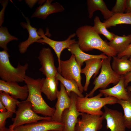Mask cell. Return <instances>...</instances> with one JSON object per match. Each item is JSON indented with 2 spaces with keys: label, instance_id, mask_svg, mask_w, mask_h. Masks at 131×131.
<instances>
[{
  "label": "cell",
  "instance_id": "7a4b0ae2",
  "mask_svg": "<svg viewBox=\"0 0 131 131\" xmlns=\"http://www.w3.org/2000/svg\"><path fill=\"white\" fill-rule=\"evenodd\" d=\"M43 79H34L26 75L24 80L27 86L28 93L26 100L31 104L33 110L36 113L51 117L55 108L49 106L43 98L41 87Z\"/></svg>",
  "mask_w": 131,
  "mask_h": 131
},
{
  "label": "cell",
  "instance_id": "836d02e7",
  "mask_svg": "<svg viewBox=\"0 0 131 131\" xmlns=\"http://www.w3.org/2000/svg\"><path fill=\"white\" fill-rule=\"evenodd\" d=\"M117 57L120 58L124 56L128 57L129 58L131 56V43L128 48L122 53L117 54Z\"/></svg>",
  "mask_w": 131,
  "mask_h": 131
},
{
  "label": "cell",
  "instance_id": "2e32d148",
  "mask_svg": "<svg viewBox=\"0 0 131 131\" xmlns=\"http://www.w3.org/2000/svg\"><path fill=\"white\" fill-rule=\"evenodd\" d=\"M22 14L25 19L26 22H21L20 25L23 28L27 30L29 34L28 39L24 41L21 42L18 45L20 53L23 54L26 52L27 49L30 45L34 42L39 43V40L42 38V37L38 34L37 29L31 25L28 18L25 17L23 13Z\"/></svg>",
  "mask_w": 131,
  "mask_h": 131
},
{
  "label": "cell",
  "instance_id": "44dd1931",
  "mask_svg": "<svg viewBox=\"0 0 131 131\" xmlns=\"http://www.w3.org/2000/svg\"><path fill=\"white\" fill-rule=\"evenodd\" d=\"M68 49L72 54L74 55L76 62L81 67L83 65L84 62L89 59L94 58L102 59L108 57L103 53L97 55L86 53L80 49L77 43L72 44Z\"/></svg>",
  "mask_w": 131,
  "mask_h": 131
},
{
  "label": "cell",
  "instance_id": "74e56055",
  "mask_svg": "<svg viewBox=\"0 0 131 131\" xmlns=\"http://www.w3.org/2000/svg\"><path fill=\"white\" fill-rule=\"evenodd\" d=\"M7 110L4 105L0 101V112H4Z\"/></svg>",
  "mask_w": 131,
  "mask_h": 131
},
{
  "label": "cell",
  "instance_id": "4dcf8cb0",
  "mask_svg": "<svg viewBox=\"0 0 131 131\" xmlns=\"http://www.w3.org/2000/svg\"><path fill=\"white\" fill-rule=\"evenodd\" d=\"M126 0H117L111 10L114 14L123 13L125 12Z\"/></svg>",
  "mask_w": 131,
  "mask_h": 131
},
{
  "label": "cell",
  "instance_id": "cb8c5ba5",
  "mask_svg": "<svg viewBox=\"0 0 131 131\" xmlns=\"http://www.w3.org/2000/svg\"><path fill=\"white\" fill-rule=\"evenodd\" d=\"M131 43V33L127 35H115L113 39L108 42V45L114 49L117 55L124 51Z\"/></svg>",
  "mask_w": 131,
  "mask_h": 131
},
{
  "label": "cell",
  "instance_id": "9a60e30c",
  "mask_svg": "<svg viewBox=\"0 0 131 131\" xmlns=\"http://www.w3.org/2000/svg\"><path fill=\"white\" fill-rule=\"evenodd\" d=\"M6 92L16 99L22 101L27 99L28 93V89L26 84L20 86L16 82H8L0 80V91Z\"/></svg>",
  "mask_w": 131,
  "mask_h": 131
},
{
  "label": "cell",
  "instance_id": "ba28073f",
  "mask_svg": "<svg viewBox=\"0 0 131 131\" xmlns=\"http://www.w3.org/2000/svg\"><path fill=\"white\" fill-rule=\"evenodd\" d=\"M77 96L73 92L70 93V106L64 111L62 115V122L64 124L63 131H75L78 117L82 114V113L78 111L76 107V101Z\"/></svg>",
  "mask_w": 131,
  "mask_h": 131
},
{
  "label": "cell",
  "instance_id": "83f0119b",
  "mask_svg": "<svg viewBox=\"0 0 131 131\" xmlns=\"http://www.w3.org/2000/svg\"><path fill=\"white\" fill-rule=\"evenodd\" d=\"M94 21V25L93 27L96 32L99 35H103L109 41H111L115 35L107 30L105 24L100 21L99 17L96 16Z\"/></svg>",
  "mask_w": 131,
  "mask_h": 131
},
{
  "label": "cell",
  "instance_id": "4316f807",
  "mask_svg": "<svg viewBox=\"0 0 131 131\" xmlns=\"http://www.w3.org/2000/svg\"><path fill=\"white\" fill-rule=\"evenodd\" d=\"M0 101L4 105L7 111L15 113L16 106L19 101L4 92L0 91Z\"/></svg>",
  "mask_w": 131,
  "mask_h": 131
},
{
  "label": "cell",
  "instance_id": "8fae6325",
  "mask_svg": "<svg viewBox=\"0 0 131 131\" xmlns=\"http://www.w3.org/2000/svg\"><path fill=\"white\" fill-rule=\"evenodd\" d=\"M81 118H78L75 131H98L102 127V116L82 113Z\"/></svg>",
  "mask_w": 131,
  "mask_h": 131
},
{
  "label": "cell",
  "instance_id": "d590c367",
  "mask_svg": "<svg viewBox=\"0 0 131 131\" xmlns=\"http://www.w3.org/2000/svg\"><path fill=\"white\" fill-rule=\"evenodd\" d=\"M125 12V13L131 12V0H126Z\"/></svg>",
  "mask_w": 131,
  "mask_h": 131
},
{
  "label": "cell",
  "instance_id": "5bb4252c",
  "mask_svg": "<svg viewBox=\"0 0 131 131\" xmlns=\"http://www.w3.org/2000/svg\"><path fill=\"white\" fill-rule=\"evenodd\" d=\"M57 99V101L55 106V112L51 117V120L61 122L62 114L65 109L70 107L71 100L65 88L61 83H60V90L58 92Z\"/></svg>",
  "mask_w": 131,
  "mask_h": 131
},
{
  "label": "cell",
  "instance_id": "ac0fdd59",
  "mask_svg": "<svg viewBox=\"0 0 131 131\" xmlns=\"http://www.w3.org/2000/svg\"><path fill=\"white\" fill-rule=\"evenodd\" d=\"M53 0H47L42 5L38 7L32 14L31 18L37 17L45 19L51 14L62 12L65 8L58 2L51 3Z\"/></svg>",
  "mask_w": 131,
  "mask_h": 131
},
{
  "label": "cell",
  "instance_id": "8d00e7d4",
  "mask_svg": "<svg viewBox=\"0 0 131 131\" xmlns=\"http://www.w3.org/2000/svg\"><path fill=\"white\" fill-rule=\"evenodd\" d=\"M25 1L31 8H32L34 5L38 1L37 0H25Z\"/></svg>",
  "mask_w": 131,
  "mask_h": 131
},
{
  "label": "cell",
  "instance_id": "52a82bcc",
  "mask_svg": "<svg viewBox=\"0 0 131 131\" xmlns=\"http://www.w3.org/2000/svg\"><path fill=\"white\" fill-rule=\"evenodd\" d=\"M81 68L76 62L74 55L72 54L68 60H60L57 69L58 73L65 78L75 81L82 93L84 87L81 83Z\"/></svg>",
  "mask_w": 131,
  "mask_h": 131
},
{
  "label": "cell",
  "instance_id": "f35d334b",
  "mask_svg": "<svg viewBox=\"0 0 131 131\" xmlns=\"http://www.w3.org/2000/svg\"><path fill=\"white\" fill-rule=\"evenodd\" d=\"M38 4L40 5H41L43 3H44L46 0H38Z\"/></svg>",
  "mask_w": 131,
  "mask_h": 131
},
{
  "label": "cell",
  "instance_id": "484cf974",
  "mask_svg": "<svg viewBox=\"0 0 131 131\" xmlns=\"http://www.w3.org/2000/svg\"><path fill=\"white\" fill-rule=\"evenodd\" d=\"M55 77L64 86L67 94L70 97V93L72 92L76 94L79 97H84L80 91L78 85L75 81L66 79L63 77L59 73Z\"/></svg>",
  "mask_w": 131,
  "mask_h": 131
},
{
  "label": "cell",
  "instance_id": "3957f363",
  "mask_svg": "<svg viewBox=\"0 0 131 131\" xmlns=\"http://www.w3.org/2000/svg\"><path fill=\"white\" fill-rule=\"evenodd\" d=\"M102 93H100L96 96L89 98L76 97V104L79 112L88 114L102 116L104 112L101 109L106 105L117 103L118 99L110 96L102 98Z\"/></svg>",
  "mask_w": 131,
  "mask_h": 131
},
{
  "label": "cell",
  "instance_id": "277c9868",
  "mask_svg": "<svg viewBox=\"0 0 131 131\" xmlns=\"http://www.w3.org/2000/svg\"><path fill=\"white\" fill-rule=\"evenodd\" d=\"M10 56L8 51H0V77L2 80L8 82H22L26 75V73L28 64L24 65L18 63L17 66L14 67L9 60Z\"/></svg>",
  "mask_w": 131,
  "mask_h": 131
},
{
  "label": "cell",
  "instance_id": "7c38bea8",
  "mask_svg": "<svg viewBox=\"0 0 131 131\" xmlns=\"http://www.w3.org/2000/svg\"><path fill=\"white\" fill-rule=\"evenodd\" d=\"M64 128V124L62 122L43 120L18 126L13 131H63Z\"/></svg>",
  "mask_w": 131,
  "mask_h": 131
},
{
  "label": "cell",
  "instance_id": "e0dca14e",
  "mask_svg": "<svg viewBox=\"0 0 131 131\" xmlns=\"http://www.w3.org/2000/svg\"><path fill=\"white\" fill-rule=\"evenodd\" d=\"M99 91L105 97L110 96L115 97L118 100H131V92L126 89L123 75H121L120 81L114 86L108 89H100Z\"/></svg>",
  "mask_w": 131,
  "mask_h": 131
},
{
  "label": "cell",
  "instance_id": "b9f144b4",
  "mask_svg": "<svg viewBox=\"0 0 131 131\" xmlns=\"http://www.w3.org/2000/svg\"><path fill=\"white\" fill-rule=\"evenodd\" d=\"M129 59L130 61L131 62V56L129 58Z\"/></svg>",
  "mask_w": 131,
  "mask_h": 131
},
{
  "label": "cell",
  "instance_id": "7bdbcfd3",
  "mask_svg": "<svg viewBox=\"0 0 131 131\" xmlns=\"http://www.w3.org/2000/svg\"><path fill=\"white\" fill-rule=\"evenodd\" d=\"M55 131V130H53V131Z\"/></svg>",
  "mask_w": 131,
  "mask_h": 131
},
{
  "label": "cell",
  "instance_id": "d6986e66",
  "mask_svg": "<svg viewBox=\"0 0 131 131\" xmlns=\"http://www.w3.org/2000/svg\"><path fill=\"white\" fill-rule=\"evenodd\" d=\"M85 66L81 70V73L84 74L86 76V81L84 87V91H87L90 83V79L96 77L101 68L102 59L94 58L89 59L85 61Z\"/></svg>",
  "mask_w": 131,
  "mask_h": 131
},
{
  "label": "cell",
  "instance_id": "603a6c76",
  "mask_svg": "<svg viewBox=\"0 0 131 131\" xmlns=\"http://www.w3.org/2000/svg\"><path fill=\"white\" fill-rule=\"evenodd\" d=\"M113 57L112 68L114 72L118 74L124 75L131 71V62L126 56L120 58L115 56Z\"/></svg>",
  "mask_w": 131,
  "mask_h": 131
},
{
  "label": "cell",
  "instance_id": "7402d4cb",
  "mask_svg": "<svg viewBox=\"0 0 131 131\" xmlns=\"http://www.w3.org/2000/svg\"><path fill=\"white\" fill-rule=\"evenodd\" d=\"M89 17L91 18L93 13L97 10H100L105 20H106L114 14L107 8L103 0H88L87 1Z\"/></svg>",
  "mask_w": 131,
  "mask_h": 131
},
{
  "label": "cell",
  "instance_id": "d4e9b609",
  "mask_svg": "<svg viewBox=\"0 0 131 131\" xmlns=\"http://www.w3.org/2000/svg\"><path fill=\"white\" fill-rule=\"evenodd\" d=\"M103 22L107 29L119 24L131 25V12L114 14L109 19L104 21Z\"/></svg>",
  "mask_w": 131,
  "mask_h": 131
},
{
  "label": "cell",
  "instance_id": "ffe728a7",
  "mask_svg": "<svg viewBox=\"0 0 131 131\" xmlns=\"http://www.w3.org/2000/svg\"><path fill=\"white\" fill-rule=\"evenodd\" d=\"M41 91L51 101L57 98L58 81L56 77L43 78Z\"/></svg>",
  "mask_w": 131,
  "mask_h": 131
},
{
  "label": "cell",
  "instance_id": "60d3db41",
  "mask_svg": "<svg viewBox=\"0 0 131 131\" xmlns=\"http://www.w3.org/2000/svg\"><path fill=\"white\" fill-rule=\"evenodd\" d=\"M127 90L131 92V86L127 87Z\"/></svg>",
  "mask_w": 131,
  "mask_h": 131
},
{
  "label": "cell",
  "instance_id": "6da1fadb",
  "mask_svg": "<svg viewBox=\"0 0 131 131\" xmlns=\"http://www.w3.org/2000/svg\"><path fill=\"white\" fill-rule=\"evenodd\" d=\"M75 33L78 39L79 46L83 52L95 49L102 52L108 57H113L117 55L115 50L102 39L93 26L87 25L80 26L77 29Z\"/></svg>",
  "mask_w": 131,
  "mask_h": 131
},
{
  "label": "cell",
  "instance_id": "d6a6232c",
  "mask_svg": "<svg viewBox=\"0 0 131 131\" xmlns=\"http://www.w3.org/2000/svg\"><path fill=\"white\" fill-rule=\"evenodd\" d=\"M8 0H0V3L2 6V8L0 12V26L4 22V16L5 9L8 2Z\"/></svg>",
  "mask_w": 131,
  "mask_h": 131
},
{
  "label": "cell",
  "instance_id": "5b68a950",
  "mask_svg": "<svg viewBox=\"0 0 131 131\" xmlns=\"http://www.w3.org/2000/svg\"><path fill=\"white\" fill-rule=\"evenodd\" d=\"M15 113L16 116L12 118L13 123L9 127V131H13L16 128L23 125L43 120H51V117L42 116L38 115L33 110L31 104L26 100L19 102Z\"/></svg>",
  "mask_w": 131,
  "mask_h": 131
},
{
  "label": "cell",
  "instance_id": "4fadbf2b",
  "mask_svg": "<svg viewBox=\"0 0 131 131\" xmlns=\"http://www.w3.org/2000/svg\"><path fill=\"white\" fill-rule=\"evenodd\" d=\"M104 111L102 115L106 122L107 129L110 131H125L126 128L122 113L116 110L104 107Z\"/></svg>",
  "mask_w": 131,
  "mask_h": 131
},
{
  "label": "cell",
  "instance_id": "ab89813d",
  "mask_svg": "<svg viewBox=\"0 0 131 131\" xmlns=\"http://www.w3.org/2000/svg\"><path fill=\"white\" fill-rule=\"evenodd\" d=\"M0 131H9L8 128H6V127L4 128L0 129Z\"/></svg>",
  "mask_w": 131,
  "mask_h": 131
},
{
  "label": "cell",
  "instance_id": "f546056e",
  "mask_svg": "<svg viewBox=\"0 0 131 131\" xmlns=\"http://www.w3.org/2000/svg\"><path fill=\"white\" fill-rule=\"evenodd\" d=\"M18 39L11 35L6 27L1 26L0 27V47L3 50L7 51L8 49L7 47L8 43L13 40L17 41Z\"/></svg>",
  "mask_w": 131,
  "mask_h": 131
},
{
  "label": "cell",
  "instance_id": "30bf717a",
  "mask_svg": "<svg viewBox=\"0 0 131 131\" xmlns=\"http://www.w3.org/2000/svg\"><path fill=\"white\" fill-rule=\"evenodd\" d=\"M37 58L41 66L39 71L46 77H55L58 72L55 65L54 59L51 49L49 47L42 48Z\"/></svg>",
  "mask_w": 131,
  "mask_h": 131
},
{
  "label": "cell",
  "instance_id": "1f68e13d",
  "mask_svg": "<svg viewBox=\"0 0 131 131\" xmlns=\"http://www.w3.org/2000/svg\"><path fill=\"white\" fill-rule=\"evenodd\" d=\"M14 113L10 111H7L4 112L0 113V129L5 127L6 123V119L11 117Z\"/></svg>",
  "mask_w": 131,
  "mask_h": 131
},
{
  "label": "cell",
  "instance_id": "e575fe53",
  "mask_svg": "<svg viewBox=\"0 0 131 131\" xmlns=\"http://www.w3.org/2000/svg\"><path fill=\"white\" fill-rule=\"evenodd\" d=\"M124 84L125 88H127L129 83L131 82V71L123 75Z\"/></svg>",
  "mask_w": 131,
  "mask_h": 131
},
{
  "label": "cell",
  "instance_id": "9c48e42d",
  "mask_svg": "<svg viewBox=\"0 0 131 131\" xmlns=\"http://www.w3.org/2000/svg\"><path fill=\"white\" fill-rule=\"evenodd\" d=\"M37 32L38 34L42 37V38L39 40V43L42 44H48L54 50L58 58V66L60 65L61 60L60 56L62 51L65 49L69 48L72 44L78 42L75 39H72L76 36L75 33L70 35L66 40L62 41H57L47 37L41 28H40Z\"/></svg>",
  "mask_w": 131,
  "mask_h": 131
},
{
  "label": "cell",
  "instance_id": "8992f818",
  "mask_svg": "<svg viewBox=\"0 0 131 131\" xmlns=\"http://www.w3.org/2000/svg\"><path fill=\"white\" fill-rule=\"evenodd\" d=\"M111 57L102 59L100 73L95 78L93 82L94 86L89 93L85 96L90 98L93 97L95 91L99 88L106 89L110 84L116 85L120 81L121 76L114 71L110 64Z\"/></svg>",
  "mask_w": 131,
  "mask_h": 131
},
{
  "label": "cell",
  "instance_id": "f1b7e54d",
  "mask_svg": "<svg viewBox=\"0 0 131 131\" xmlns=\"http://www.w3.org/2000/svg\"><path fill=\"white\" fill-rule=\"evenodd\" d=\"M117 103L120 105L123 108V121L126 128L131 129V100L118 99Z\"/></svg>",
  "mask_w": 131,
  "mask_h": 131
}]
</instances>
